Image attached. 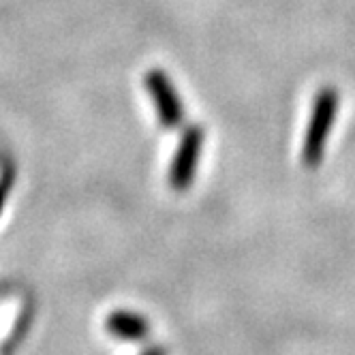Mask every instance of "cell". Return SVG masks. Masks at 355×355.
I'll return each instance as SVG.
<instances>
[{
  "label": "cell",
  "instance_id": "cell-5",
  "mask_svg": "<svg viewBox=\"0 0 355 355\" xmlns=\"http://www.w3.org/2000/svg\"><path fill=\"white\" fill-rule=\"evenodd\" d=\"M11 184H13V178H11V173H9V175H3V178H0V214H3V210H5V204H7V199H9Z\"/></svg>",
  "mask_w": 355,
  "mask_h": 355
},
{
  "label": "cell",
  "instance_id": "cell-2",
  "mask_svg": "<svg viewBox=\"0 0 355 355\" xmlns=\"http://www.w3.org/2000/svg\"><path fill=\"white\" fill-rule=\"evenodd\" d=\"M204 139H206V135H204V129H201V126H189L180 144H178L175 155L169 165V187L175 193H184L191 189L195 175H197V165L201 159Z\"/></svg>",
  "mask_w": 355,
  "mask_h": 355
},
{
  "label": "cell",
  "instance_id": "cell-1",
  "mask_svg": "<svg viewBox=\"0 0 355 355\" xmlns=\"http://www.w3.org/2000/svg\"><path fill=\"white\" fill-rule=\"evenodd\" d=\"M338 101L340 96L334 88L319 90L313 101L311 120L302 144V163L309 169L319 167V163L325 157V146L329 141V133H332L338 116Z\"/></svg>",
  "mask_w": 355,
  "mask_h": 355
},
{
  "label": "cell",
  "instance_id": "cell-4",
  "mask_svg": "<svg viewBox=\"0 0 355 355\" xmlns=\"http://www.w3.org/2000/svg\"><path fill=\"white\" fill-rule=\"evenodd\" d=\"M107 332L122 343H141L150 336V323L144 315L131 311H116L110 315Z\"/></svg>",
  "mask_w": 355,
  "mask_h": 355
},
{
  "label": "cell",
  "instance_id": "cell-6",
  "mask_svg": "<svg viewBox=\"0 0 355 355\" xmlns=\"http://www.w3.org/2000/svg\"><path fill=\"white\" fill-rule=\"evenodd\" d=\"M141 355H167V351H165L163 347H150V349H146Z\"/></svg>",
  "mask_w": 355,
  "mask_h": 355
},
{
  "label": "cell",
  "instance_id": "cell-3",
  "mask_svg": "<svg viewBox=\"0 0 355 355\" xmlns=\"http://www.w3.org/2000/svg\"><path fill=\"white\" fill-rule=\"evenodd\" d=\"M144 84L152 98V105L157 110L159 122L169 131L178 129L184 120V105L173 82L167 78V73H163L161 69H152L146 73Z\"/></svg>",
  "mask_w": 355,
  "mask_h": 355
}]
</instances>
